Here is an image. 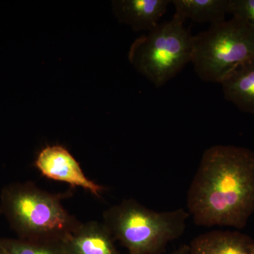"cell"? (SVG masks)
I'll use <instances>...</instances> for the list:
<instances>
[{"mask_svg":"<svg viewBox=\"0 0 254 254\" xmlns=\"http://www.w3.org/2000/svg\"><path fill=\"white\" fill-rule=\"evenodd\" d=\"M187 208L198 226L242 230L254 213V152L232 145L205 150L189 189Z\"/></svg>","mask_w":254,"mask_h":254,"instance_id":"cell-1","label":"cell"},{"mask_svg":"<svg viewBox=\"0 0 254 254\" xmlns=\"http://www.w3.org/2000/svg\"><path fill=\"white\" fill-rule=\"evenodd\" d=\"M65 195L30 182L11 184L1 190L0 210L19 239L63 241L80 223L64 207Z\"/></svg>","mask_w":254,"mask_h":254,"instance_id":"cell-2","label":"cell"},{"mask_svg":"<svg viewBox=\"0 0 254 254\" xmlns=\"http://www.w3.org/2000/svg\"><path fill=\"white\" fill-rule=\"evenodd\" d=\"M190 217L184 208L155 211L128 198L105 210L103 222L128 254H162L183 235Z\"/></svg>","mask_w":254,"mask_h":254,"instance_id":"cell-3","label":"cell"},{"mask_svg":"<svg viewBox=\"0 0 254 254\" xmlns=\"http://www.w3.org/2000/svg\"><path fill=\"white\" fill-rule=\"evenodd\" d=\"M254 57V31L242 20L213 23L193 36L190 63L198 77L219 83L237 65Z\"/></svg>","mask_w":254,"mask_h":254,"instance_id":"cell-4","label":"cell"},{"mask_svg":"<svg viewBox=\"0 0 254 254\" xmlns=\"http://www.w3.org/2000/svg\"><path fill=\"white\" fill-rule=\"evenodd\" d=\"M185 21L174 14L159 23L132 46L129 59L136 69L155 87L160 88L190 63L193 36Z\"/></svg>","mask_w":254,"mask_h":254,"instance_id":"cell-5","label":"cell"},{"mask_svg":"<svg viewBox=\"0 0 254 254\" xmlns=\"http://www.w3.org/2000/svg\"><path fill=\"white\" fill-rule=\"evenodd\" d=\"M35 165L43 176L64 182L72 187H80L100 197L104 187L95 183L83 173L79 163L61 145H49L40 152Z\"/></svg>","mask_w":254,"mask_h":254,"instance_id":"cell-6","label":"cell"},{"mask_svg":"<svg viewBox=\"0 0 254 254\" xmlns=\"http://www.w3.org/2000/svg\"><path fill=\"white\" fill-rule=\"evenodd\" d=\"M103 222L81 223L63 240L68 254H121Z\"/></svg>","mask_w":254,"mask_h":254,"instance_id":"cell-7","label":"cell"},{"mask_svg":"<svg viewBox=\"0 0 254 254\" xmlns=\"http://www.w3.org/2000/svg\"><path fill=\"white\" fill-rule=\"evenodd\" d=\"M190 254H254V240L237 230H213L190 241Z\"/></svg>","mask_w":254,"mask_h":254,"instance_id":"cell-8","label":"cell"},{"mask_svg":"<svg viewBox=\"0 0 254 254\" xmlns=\"http://www.w3.org/2000/svg\"><path fill=\"white\" fill-rule=\"evenodd\" d=\"M171 0H125L114 2L119 20L135 31L149 32L158 25Z\"/></svg>","mask_w":254,"mask_h":254,"instance_id":"cell-9","label":"cell"},{"mask_svg":"<svg viewBox=\"0 0 254 254\" xmlns=\"http://www.w3.org/2000/svg\"><path fill=\"white\" fill-rule=\"evenodd\" d=\"M220 83L225 100L254 115V57L237 65Z\"/></svg>","mask_w":254,"mask_h":254,"instance_id":"cell-10","label":"cell"},{"mask_svg":"<svg viewBox=\"0 0 254 254\" xmlns=\"http://www.w3.org/2000/svg\"><path fill=\"white\" fill-rule=\"evenodd\" d=\"M175 15L184 21L187 18L197 23H213L225 21L228 0H173Z\"/></svg>","mask_w":254,"mask_h":254,"instance_id":"cell-11","label":"cell"},{"mask_svg":"<svg viewBox=\"0 0 254 254\" xmlns=\"http://www.w3.org/2000/svg\"><path fill=\"white\" fill-rule=\"evenodd\" d=\"M3 254H68L63 241L0 239Z\"/></svg>","mask_w":254,"mask_h":254,"instance_id":"cell-12","label":"cell"},{"mask_svg":"<svg viewBox=\"0 0 254 254\" xmlns=\"http://www.w3.org/2000/svg\"><path fill=\"white\" fill-rule=\"evenodd\" d=\"M227 12L254 31V0H228Z\"/></svg>","mask_w":254,"mask_h":254,"instance_id":"cell-13","label":"cell"},{"mask_svg":"<svg viewBox=\"0 0 254 254\" xmlns=\"http://www.w3.org/2000/svg\"><path fill=\"white\" fill-rule=\"evenodd\" d=\"M172 254H190V247L186 245L180 246L177 250L174 251Z\"/></svg>","mask_w":254,"mask_h":254,"instance_id":"cell-14","label":"cell"},{"mask_svg":"<svg viewBox=\"0 0 254 254\" xmlns=\"http://www.w3.org/2000/svg\"><path fill=\"white\" fill-rule=\"evenodd\" d=\"M1 210H0V215H1Z\"/></svg>","mask_w":254,"mask_h":254,"instance_id":"cell-15","label":"cell"},{"mask_svg":"<svg viewBox=\"0 0 254 254\" xmlns=\"http://www.w3.org/2000/svg\"><path fill=\"white\" fill-rule=\"evenodd\" d=\"M0 254H1V252H0Z\"/></svg>","mask_w":254,"mask_h":254,"instance_id":"cell-16","label":"cell"}]
</instances>
